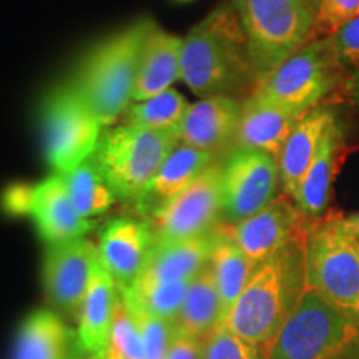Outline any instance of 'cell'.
I'll return each instance as SVG.
<instances>
[{
  "mask_svg": "<svg viewBox=\"0 0 359 359\" xmlns=\"http://www.w3.org/2000/svg\"><path fill=\"white\" fill-rule=\"evenodd\" d=\"M257 83L309 42L316 13L306 0H235Z\"/></svg>",
  "mask_w": 359,
  "mask_h": 359,
  "instance_id": "5b68a950",
  "label": "cell"
},
{
  "mask_svg": "<svg viewBox=\"0 0 359 359\" xmlns=\"http://www.w3.org/2000/svg\"><path fill=\"white\" fill-rule=\"evenodd\" d=\"M118 298V285L100 262L83 296L77 316V333L87 353H100L109 348L110 327Z\"/></svg>",
  "mask_w": 359,
  "mask_h": 359,
  "instance_id": "603a6c76",
  "label": "cell"
},
{
  "mask_svg": "<svg viewBox=\"0 0 359 359\" xmlns=\"http://www.w3.org/2000/svg\"><path fill=\"white\" fill-rule=\"evenodd\" d=\"M223 165H210L190 187L154 208L150 226L155 243L208 235L222 215Z\"/></svg>",
  "mask_w": 359,
  "mask_h": 359,
  "instance_id": "30bf717a",
  "label": "cell"
},
{
  "mask_svg": "<svg viewBox=\"0 0 359 359\" xmlns=\"http://www.w3.org/2000/svg\"><path fill=\"white\" fill-rule=\"evenodd\" d=\"M339 64L346 72H354L359 67V15L339 27L331 35Z\"/></svg>",
  "mask_w": 359,
  "mask_h": 359,
  "instance_id": "836d02e7",
  "label": "cell"
},
{
  "mask_svg": "<svg viewBox=\"0 0 359 359\" xmlns=\"http://www.w3.org/2000/svg\"><path fill=\"white\" fill-rule=\"evenodd\" d=\"M178 2H190V0H178Z\"/></svg>",
  "mask_w": 359,
  "mask_h": 359,
  "instance_id": "ab89813d",
  "label": "cell"
},
{
  "mask_svg": "<svg viewBox=\"0 0 359 359\" xmlns=\"http://www.w3.org/2000/svg\"><path fill=\"white\" fill-rule=\"evenodd\" d=\"M85 354L77 331L58 314L37 309L20 325L12 359H83Z\"/></svg>",
  "mask_w": 359,
  "mask_h": 359,
  "instance_id": "e0dca14e",
  "label": "cell"
},
{
  "mask_svg": "<svg viewBox=\"0 0 359 359\" xmlns=\"http://www.w3.org/2000/svg\"><path fill=\"white\" fill-rule=\"evenodd\" d=\"M343 90L346 92L349 102H351L353 105L359 107V67L354 72H351V75L344 80Z\"/></svg>",
  "mask_w": 359,
  "mask_h": 359,
  "instance_id": "d590c367",
  "label": "cell"
},
{
  "mask_svg": "<svg viewBox=\"0 0 359 359\" xmlns=\"http://www.w3.org/2000/svg\"><path fill=\"white\" fill-rule=\"evenodd\" d=\"M356 15H359V0H321L309 40L330 37Z\"/></svg>",
  "mask_w": 359,
  "mask_h": 359,
  "instance_id": "d6a6232c",
  "label": "cell"
},
{
  "mask_svg": "<svg viewBox=\"0 0 359 359\" xmlns=\"http://www.w3.org/2000/svg\"><path fill=\"white\" fill-rule=\"evenodd\" d=\"M77 212L83 218L92 219L110 208L115 193L93 160L90 158L67 173H60Z\"/></svg>",
  "mask_w": 359,
  "mask_h": 359,
  "instance_id": "4316f807",
  "label": "cell"
},
{
  "mask_svg": "<svg viewBox=\"0 0 359 359\" xmlns=\"http://www.w3.org/2000/svg\"><path fill=\"white\" fill-rule=\"evenodd\" d=\"M154 246L155 238L148 223L116 218L102 230L98 255L118 288H128L140 276Z\"/></svg>",
  "mask_w": 359,
  "mask_h": 359,
  "instance_id": "9a60e30c",
  "label": "cell"
},
{
  "mask_svg": "<svg viewBox=\"0 0 359 359\" xmlns=\"http://www.w3.org/2000/svg\"><path fill=\"white\" fill-rule=\"evenodd\" d=\"M212 163H215L213 154L178 143L165 158L142 200L156 208L190 187Z\"/></svg>",
  "mask_w": 359,
  "mask_h": 359,
  "instance_id": "484cf974",
  "label": "cell"
},
{
  "mask_svg": "<svg viewBox=\"0 0 359 359\" xmlns=\"http://www.w3.org/2000/svg\"><path fill=\"white\" fill-rule=\"evenodd\" d=\"M266 359H359V321L306 288Z\"/></svg>",
  "mask_w": 359,
  "mask_h": 359,
  "instance_id": "52a82bcc",
  "label": "cell"
},
{
  "mask_svg": "<svg viewBox=\"0 0 359 359\" xmlns=\"http://www.w3.org/2000/svg\"><path fill=\"white\" fill-rule=\"evenodd\" d=\"M7 212L29 215L40 238L48 245L79 240L93 228L92 219L83 218L72 201L60 173L42 180L34 187H13L4 196Z\"/></svg>",
  "mask_w": 359,
  "mask_h": 359,
  "instance_id": "8fae6325",
  "label": "cell"
},
{
  "mask_svg": "<svg viewBox=\"0 0 359 359\" xmlns=\"http://www.w3.org/2000/svg\"><path fill=\"white\" fill-rule=\"evenodd\" d=\"M344 224H346L349 231L359 238V212L349 215V217H344Z\"/></svg>",
  "mask_w": 359,
  "mask_h": 359,
  "instance_id": "8d00e7d4",
  "label": "cell"
},
{
  "mask_svg": "<svg viewBox=\"0 0 359 359\" xmlns=\"http://www.w3.org/2000/svg\"><path fill=\"white\" fill-rule=\"evenodd\" d=\"M98 264V246L85 238L48 245L42 276L52 304L69 316L77 318L80 304Z\"/></svg>",
  "mask_w": 359,
  "mask_h": 359,
  "instance_id": "5bb4252c",
  "label": "cell"
},
{
  "mask_svg": "<svg viewBox=\"0 0 359 359\" xmlns=\"http://www.w3.org/2000/svg\"><path fill=\"white\" fill-rule=\"evenodd\" d=\"M151 20H138L125 27L90 50L77 72L72 88L109 127L133 102L138 65Z\"/></svg>",
  "mask_w": 359,
  "mask_h": 359,
  "instance_id": "3957f363",
  "label": "cell"
},
{
  "mask_svg": "<svg viewBox=\"0 0 359 359\" xmlns=\"http://www.w3.org/2000/svg\"><path fill=\"white\" fill-rule=\"evenodd\" d=\"M83 359H111V356L109 349H105V351H100V353H87Z\"/></svg>",
  "mask_w": 359,
  "mask_h": 359,
  "instance_id": "74e56055",
  "label": "cell"
},
{
  "mask_svg": "<svg viewBox=\"0 0 359 359\" xmlns=\"http://www.w3.org/2000/svg\"><path fill=\"white\" fill-rule=\"evenodd\" d=\"M203 359H266V351L218 326L203 343Z\"/></svg>",
  "mask_w": 359,
  "mask_h": 359,
  "instance_id": "1f68e13d",
  "label": "cell"
},
{
  "mask_svg": "<svg viewBox=\"0 0 359 359\" xmlns=\"http://www.w3.org/2000/svg\"><path fill=\"white\" fill-rule=\"evenodd\" d=\"M304 258L306 288L359 321V238L348 230L344 215L326 212L311 219Z\"/></svg>",
  "mask_w": 359,
  "mask_h": 359,
  "instance_id": "277c9868",
  "label": "cell"
},
{
  "mask_svg": "<svg viewBox=\"0 0 359 359\" xmlns=\"http://www.w3.org/2000/svg\"><path fill=\"white\" fill-rule=\"evenodd\" d=\"M122 294V293H120ZM125 303L128 304V308L132 309L135 321H137L138 330H140L142 341H143V349H145V358L147 359H165L170 346H172L175 334V323L163 320V318L151 314L147 309H143L132 302H128L127 298L122 294Z\"/></svg>",
  "mask_w": 359,
  "mask_h": 359,
  "instance_id": "4dcf8cb0",
  "label": "cell"
},
{
  "mask_svg": "<svg viewBox=\"0 0 359 359\" xmlns=\"http://www.w3.org/2000/svg\"><path fill=\"white\" fill-rule=\"evenodd\" d=\"M336 120L338 118L333 110L318 105L304 114L294 125L278 158L280 185L285 195L294 198L304 175L308 173L313 160L316 158L327 128Z\"/></svg>",
  "mask_w": 359,
  "mask_h": 359,
  "instance_id": "ac0fdd59",
  "label": "cell"
},
{
  "mask_svg": "<svg viewBox=\"0 0 359 359\" xmlns=\"http://www.w3.org/2000/svg\"><path fill=\"white\" fill-rule=\"evenodd\" d=\"M109 353L111 359H147L140 330L132 309L120 294L110 327Z\"/></svg>",
  "mask_w": 359,
  "mask_h": 359,
  "instance_id": "f546056e",
  "label": "cell"
},
{
  "mask_svg": "<svg viewBox=\"0 0 359 359\" xmlns=\"http://www.w3.org/2000/svg\"><path fill=\"white\" fill-rule=\"evenodd\" d=\"M306 238L253 269L222 326L268 351L306 291Z\"/></svg>",
  "mask_w": 359,
  "mask_h": 359,
  "instance_id": "6da1fadb",
  "label": "cell"
},
{
  "mask_svg": "<svg viewBox=\"0 0 359 359\" xmlns=\"http://www.w3.org/2000/svg\"><path fill=\"white\" fill-rule=\"evenodd\" d=\"M208 264L213 271L219 299H222L223 323L233 304L240 298L255 266L248 262L243 251L238 248L222 223L212 231V253H210Z\"/></svg>",
  "mask_w": 359,
  "mask_h": 359,
  "instance_id": "d4e9b609",
  "label": "cell"
},
{
  "mask_svg": "<svg viewBox=\"0 0 359 359\" xmlns=\"http://www.w3.org/2000/svg\"><path fill=\"white\" fill-rule=\"evenodd\" d=\"M190 103L177 90L168 88L158 95L133 103L127 109V123L158 132H175L182 123Z\"/></svg>",
  "mask_w": 359,
  "mask_h": 359,
  "instance_id": "83f0119b",
  "label": "cell"
},
{
  "mask_svg": "<svg viewBox=\"0 0 359 359\" xmlns=\"http://www.w3.org/2000/svg\"><path fill=\"white\" fill-rule=\"evenodd\" d=\"M346 70L339 64L333 39L309 40L257 83L255 95L304 115L341 88Z\"/></svg>",
  "mask_w": 359,
  "mask_h": 359,
  "instance_id": "ba28073f",
  "label": "cell"
},
{
  "mask_svg": "<svg viewBox=\"0 0 359 359\" xmlns=\"http://www.w3.org/2000/svg\"><path fill=\"white\" fill-rule=\"evenodd\" d=\"M346 156V140L338 120L323 138L316 158L313 160L293 201L308 219H316L327 212L334 180Z\"/></svg>",
  "mask_w": 359,
  "mask_h": 359,
  "instance_id": "ffe728a7",
  "label": "cell"
},
{
  "mask_svg": "<svg viewBox=\"0 0 359 359\" xmlns=\"http://www.w3.org/2000/svg\"><path fill=\"white\" fill-rule=\"evenodd\" d=\"M241 105L230 95L201 98L188 107L177 128L178 143L217 155L236 142Z\"/></svg>",
  "mask_w": 359,
  "mask_h": 359,
  "instance_id": "2e32d148",
  "label": "cell"
},
{
  "mask_svg": "<svg viewBox=\"0 0 359 359\" xmlns=\"http://www.w3.org/2000/svg\"><path fill=\"white\" fill-rule=\"evenodd\" d=\"M302 116L253 93L241 105L236 147L263 151L278 161L290 133Z\"/></svg>",
  "mask_w": 359,
  "mask_h": 359,
  "instance_id": "d6986e66",
  "label": "cell"
},
{
  "mask_svg": "<svg viewBox=\"0 0 359 359\" xmlns=\"http://www.w3.org/2000/svg\"><path fill=\"white\" fill-rule=\"evenodd\" d=\"M183 39L151 22L143 43L133 102H143L168 90L182 79Z\"/></svg>",
  "mask_w": 359,
  "mask_h": 359,
  "instance_id": "44dd1931",
  "label": "cell"
},
{
  "mask_svg": "<svg viewBox=\"0 0 359 359\" xmlns=\"http://www.w3.org/2000/svg\"><path fill=\"white\" fill-rule=\"evenodd\" d=\"M306 4L309 7L313 8L314 11V13H316V11H318V7H320V4H321V0H306Z\"/></svg>",
  "mask_w": 359,
  "mask_h": 359,
  "instance_id": "f35d334b",
  "label": "cell"
},
{
  "mask_svg": "<svg viewBox=\"0 0 359 359\" xmlns=\"http://www.w3.org/2000/svg\"><path fill=\"white\" fill-rule=\"evenodd\" d=\"M203 339L177 333L165 359H203Z\"/></svg>",
  "mask_w": 359,
  "mask_h": 359,
  "instance_id": "e575fe53",
  "label": "cell"
},
{
  "mask_svg": "<svg viewBox=\"0 0 359 359\" xmlns=\"http://www.w3.org/2000/svg\"><path fill=\"white\" fill-rule=\"evenodd\" d=\"M42 130L47 161L57 173H67L92 158L103 125L72 85H64L45 102Z\"/></svg>",
  "mask_w": 359,
  "mask_h": 359,
  "instance_id": "9c48e42d",
  "label": "cell"
},
{
  "mask_svg": "<svg viewBox=\"0 0 359 359\" xmlns=\"http://www.w3.org/2000/svg\"><path fill=\"white\" fill-rule=\"evenodd\" d=\"M177 145L175 132L123 123L102 133L92 160L115 196L142 200L165 158Z\"/></svg>",
  "mask_w": 359,
  "mask_h": 359,
  "instance_id": "8992f818",
  "label": "cell"
},
{
  "mask_svg": "<svg viewBox=\"0 0 359 359\" xmlns=\"http://www.w3.org/2000/svg\"><path fill=\"white\" fill-rule=\"evenodd\" d=\"M173 323L177 333L203 341L222 325V299L210 264L188 283L185 299Z\"/></svg>",
  "mask_w": 359,
  "mask_h": 359,
  "instance_id": "cb8c5ba5",
  "label": "cell"
},
{
  "mask_svg": "<svg viewBox=\"0 0 359 359\" xmlns=\"http://www.w3.org/2000/svg\"><path fill=\"white\" fill-rule=\"evenodd\" d=\"M212 253V231L191 240L155 243L135 283L191 281L205 266Z\"/></svg>",
  "mask_w": 359,
  "mask_h": 359,
  "instance_id": "7402d4cb",
  "label": "cell"
},
{
  "mask_svg": "<svg viewBox=\"0 0 359 359\" xmlns=\"http://www.w3.org/2000/svg\"><path fill=\"white\" fill-rule=\"evenodd\" d=\"M280 187L278 161L263 151L236 147L223 165L222 215L235 224L263 210Z\"/></svg>",
  "mask_w": 359,
  "mask_h": 359,
  "instance_id": "7c38bea8",
  "label": "cell"
},
{
  "mask_svg": "<svg viewBox=\"0 0 359 359\" xmlns=\"http://www.w3.org/2000/svg\"><path fill=\"white\" fill-rule=\"evenodd\" d=\"M222 224L248 262L257 268L276 251L306 238L311 219L299 212L291 196L283 193L243 222Z\"/></svg>",
  "mask_w": 359,
  "mask_h": 359,
  "instance_id": "4fadbf2b",
  "label": "cell"
},
{
  "mask_svg": "<svg viewBox=\"0 0 359 359\" xmlns=\"http://www.w3.org/2000/svg\"><path fill=\"white\" fill-rule=\"evenodd\" d=\"M182 79L201 98L231 97L255 79L235 4L215 8L183 39Z\"/></svg>",
  "mask_w": 359,
  "mask_h": 359,
  "instance_id": "7a4b0ae2",
  "label": "cell"
},
{
  "mask_svg": "<svg viewBox=\"0 0 359 359\" xmlns=\"http://www.w3.org/2000/svg\"><path fill=\"white\" fill-rule=\"evenodd\" d=\"M188 283L190 281H167V283H133L128 288H120L128 302L140 306L151 314L175 321L185 299Z\"/></svg>",
  "mask_w": 359,
  "mask_h": 359,
  "instance_id": "f1b7e54d",
  "label": "cell"
}]
</instances>
